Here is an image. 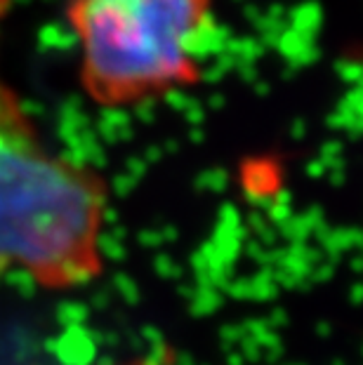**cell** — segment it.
I'll list each match as a JSON object with an SVG mask.
<instances>
[{
    "label": "cell",
    "instance_id": "cell-1",
    "mask_svg": "<svg viewBox=\"0 0 363 365\" xmlns=\"http://www.w3.org/2000/svg\"><path fill=\"white\" fill-rule=\"evenodd\" d=\"M106 212L104 177L57 156L0 78V276L21 271L48 290L95 283L104 274Z\"/></svg>",
    "mask_w": 363,
    "mask_h": 365
},
{
    "label": "cell",
    "instance_id": "cell-2",
    "mask_svg": "<svg viewBox=\"0 0 363 365\" xmlns=\"http://www.w3.org/2000/svg\"><path fill=\"white\" fill-rule=\"evenodd\" d=\"M210 17L213 0H71L66 19L81 45L83 92L121 111L194 88Z\"/></svg>",
    "mask_w": 363,
    "mask_h": 365
},
{
    "label": "cell",
    "instance_id": "cell-3",
    "mask_svg": "<svg viewBox=\"0 0 363 365\" xmlns=\"http://www.w3.org/2000/svg\"><path fill=\"white\" fill-rule=\"evenodd\" d=\"M130 365H135V363H130Z\"/></svg>",
    "mask_w": 363,
    "mask_h": 365
}]
</instances>
